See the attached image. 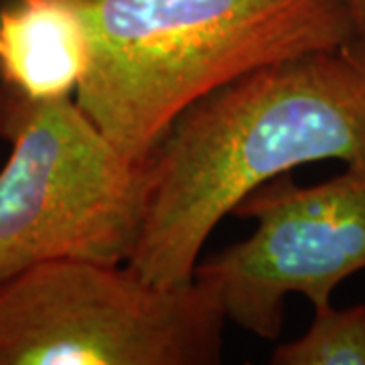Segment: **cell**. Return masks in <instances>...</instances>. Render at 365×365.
Listing matches in <instances>:
<instances>
[{
  "label": "cell",
  "mask_w": 365,
  "mask_h": 365,
  "mask_svg": "<svg viewBox=\"0 0 365 365\" xmlns=\"http://www.w3.org/2000/svg\"><path fill=\"white\" fill-rule=\"evenodd\" d=\"M146 158V211L126 264L185 284L213 230L260 185L309 163L365 165V59L335 49L254 69L187 106Z\"/></svg>",
  "instance_id": "6da1fadb"
},
{
  "label": "cell",
  "mask_w": 365,
  "mask_h": 365,
  "mask_svg": "<svg viewBox=\"0 0 365 365\" xmlns=\"http://www.w3.org/2000/svg\"><path fill=\"white\" fill-rule=\"evenodd\" d=\"M86 116L126 157L146 158L187 106L254 69L355 51L341 0H78Z\"/></svg>",
  "instance_id": "7a4b0ae2"
},
{
  "label": "cell",
  "mask_w": 365,
  "mask_h": 365,
  "mask_svg": "<svg viewBox=\"0 0 365 365\" xmlns=\"http://www.w3.org/2000/svg\"><path fill=\"white\" fill-rule=\"evenodd\" d=\"M0 282L49 260L126 264L143 230L148 158L126 157L76 98L35 102L0 83Z\"/></svg>",
  "instance_id": "3957f363"
},
{
  "label": "cell",
  "mask_w": 365,
  "mask_h": 365,
  "mask_svg": "<svg viewBox=\"0 0 365 365\" xmlns=\"http://www.w3.org/2000/svg\"><path fill=\"white\" fill-rule=\"evenodd\" d=\"M225 317L195 280L49 260L0 282V365H217Z\"/></svg>",
  "instance_id": "277c9868"
},
{
  "label": "cell",
  "mask_w": 365,
  "mask_h": 365,
  "mask_svg": "<svg viewBox=\"0 0 365 365\" xmlns=\"http://www.w3.org/2000/svg\"><path fill=\"white\" fill-rule=\"evenodd\" d=\"M254 220V234L197 262L193 280L215 299L225 321L272 341L284 323V302L302 294L331 304L335 288L365 268V165L317 185L290 173L254 189L234 209Z\"/></svg>",
  "instance_id": "5b68a950"
},
{
  "label": "cell",
  "mask_w": 365,
  "mask_h": 365,
  "mask_svg": "<svg viewBox=\"0 0 365 365\" xmlns=\"http://www.w3.org/2000/svg\"><path fill=\"white\" fill-rule=\"evenodd\" d=\"M88 55L78 0H11L0 11V83L29 100L76 98Z\"/></svg>",
  "instance_id": "8992f818"
},
{
  "label": "cell",
  "mask_w": 365,
  "mask_h": 365,
  "mask_svg": "<svg viewBox=\"0 0 365 365\" xmlns=\"http://www.w3.org/2000/svg\"><path fill=\"white\" fill-rule=\"evenodd\" d=\"M272 365H365V304L317 307L304 335L280 343Z\"/></svg>",
  "instance_id": "52a82bcc"
},
{
  "label": "cell",
  "mask_w": 365,
  "mask_h": 365,
  "mask_svg": "<svg viewBox=\"0 0 365 365\" xmlns=\"http://www.w3.org/2000/svg\"><path fill=\"white\" fill-rule=\"evenodd\" d=\"M355 31V53L365 59V0H341Z\"/></svg>",
  "instance_id": "ba28073f"
}]
</instances>
